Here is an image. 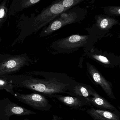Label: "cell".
Returning a JSON list of instances; mask_svg holds the SVG:
<instances>
[{"label":"cell","mask_w":120,"mask_h":120,"mask_svg":"<svg viewBox=\"0 0 120 120\" xmlns=\"http://www.w3.org/2000/svg\"><path fill=\"white\" fill-rule=\"evenodd\" d=\"M75 82L56 78L47 80L29 79L22 81L18 86L41 93L49 97L55 94H68Z\"/></svg>","instance_id":"cell-1"},{"label":"cell","mask_w":120,"mask_h":120,"mask_svg":"<svg viewBox=\"0 0 120 120\" xmlns=\"http://www.w3.org/2000/svg\"><path fill=\"white\" fill-rule=\"evenodd\" d=\"M66 10L62 4L61 1L52 3L34 19L33 23L34 31H38Z\"/></svg>","instance_id":"cell-2"},{"label":"cell","mask_w":120,"mask_h":120,"mask_svg":"<svg viewBox=\"0 0 120 120\" xmlns=\"http://www.w3.org/2000/svg\"><path fill=\"white\" fill-rule=\"evenodd\" d=\"M14 95L19 101L40 111H48L52 107L49 101L42 95L35 93L24 94L16 92Z\"/></svg>","instance_id":"cell-3"},{"label":"cell","mask_w":120,"mask_h":120,"mask_svg":"<svg viewBox=\"0 0 120 120\" xmlns=\"http://www.w3.org/2000/svg\"><path fill=\"white\" fill-rule=\"evenodd\" d=\"M78 18V16L75 12L64 13L60 17L53 20L47 28L41 32L40 36L43 37L50 35L52 32L64 26L75 22Z\"/></svg>","instance_id":"cell-4"},{"label":"cell","mask_w":120,"mask_h":120,"mask_svg":"<svg viewBox=\"0 0 120 120\" xmlns=\"http://www.w3.org/2000/svg\"><path fill=\"white\" fill-rule=\"evenodd\" d=\"M87 69L90 76L95 84L101 88L109 98L116 99L113 92L112 83L106 80L101 73L93 66L89 64L87 66Z\"/></svg>","instance_id":"cell-5"},{"label":"cell","mask_w":120,"mask_h":120,"mask_svg":"<svg viewBox=\"0 0 120 120\" xmlns=\"http://www.w3.org/2000/svg\"><path fill=\"white\" fill-rule=\"evenodd\" d=\"M49 97L54 98L64 105L74 109H79L82 107L91 106L86 99L79 97L64 96L61 94H55Z\"/></svg>","instance_id":"cell-6"},{"label":"cell","mask_w":120,"mask_h":120,"mask_svg":"<svg viewBox=\"0 0 120 120\" xmlns=\"http://www.w3.org/2000/svg\"><path fill=\"white\" fill-rule=\"evenodd\" d=\"M88 36L73 35L61 39L57 43L60 48L66 50L71 49L82 47L87 41Z\"/></svg>","instance_id":"cell-7"},{"label":"cell","mask_w":120,"mask_h":120,"mask_svg":"<svg viewBox=\"0 0 120 120\" xmlns=\"http://www.w3.org/2000/svg\"><path fill=\"white\" fill-rule=\"evenodd\" d=\"M26 59L23 56L14 57L0 63V75L16 71L20 69L26 63Z\"/></svg>","instance_id":"cell-8"},{"label":"cell","mask_w":120,"mask_h":120,"mask_svg":"<svg viewBox=\"0 0 120 120\" xmlns=\"http://www.w3.org/2000/svg\"><path fill=\"white\" fill-rule=\"evenodd\" d=\"M91 105L101 110H107L113 112H119L117 109L106 99L99 94L94 90L91 97L86 98Z\"/></svg>","instance_id":"cell-9"},{"label":"cell","mask_w":120,"mask_h":120,"mask_svg":"<svg viewBox=\"0 0 120 120\" xmlns=\"http://www.w3.org/2000/svg\"><path fill=\"white\" fill-rule=\"evenodd\" d=\"M86 112L93 120H120L119 112H113L92 108L87 109Z\"/></svg>","instance_id":"cell-10"},{"label":"cell","mask_w":120,"mask_h":120,"mask_svg":"<svg viewBox=\"0 0 120 120\" xmlns=\"http://www.w3.org/2000/svg\"><path fill=\"white\" fill-rule=\"evenodd\" d=\"M93 90L90 86L75 82L68 94L73 97L89 98L92 97Z\"/></svg>","instance_id":"cell-11"},{"label":"cell","mask_w":120,"mask_h":120,"mask_svg":"<svg viewBox=\"0 0 120 120\" xmlns=\"http://www.w3.org/2000/svg\"><path fill=\"white\" fill-rule=\"evenodd\" d=\"M4 111L6 116L9 117L14 115L26 116L35 114L36 113L33 111L16 105L14 104H9L5 107Z\"/></svg>","instance_id":"cell-12"},{"label":"cell","mask_w":120,"mask_h":120,"mask_svg":"<svg viewBox=\"0 0 120 120\" xmlns=\"http://www.w3.org/2000/svg\"><path fill=\"white\" fill-rule=\"evenodd\" d=\"M118 23V21L115 19L109 17H99L97 20V26L100 29L106 30L111 28Z\"/></svg>","instance_id":"cell-13"},{"label":"cell","mask_w":120,"mask_h":120,"mask_svg":"<svg viewBox=\"0 0 120 120\" xmlns=\"http://www.w3.org/2000/svg\"><path fill=\"white\" fill-rule=\"evenodd\" d=\"M5 90L11 94H14L13 90V86L12 83L9 82L5 79L0 78V90Z\"/></svg>","instance_id":"cell-14"},{"label":"cell","mask_w":120,"mask_h":120,"mask_svg":"<svg viewBox=\"0 0 120 120\" xmlns=\"http://www.w3.org/2000/svg\"><path fill=\"white\" fill-rule=\"evenodd\" d=\"M82 1L81 0H64L61 1V3L65 9L67 10Z\"/></svg>","instance_id":"cell-15"},{"label":"cell","mask_w":120,"mask_h":120,"mask_svg":"<svg viewBox=\"0 0 120 120\" xmlns=\"http://www.w3.org/2000/svg\"><path fill=\"white\" fill-rule=\"evenodd\" d=\"M6 3L7 2L5 0L0 5V23L7 15V9L6 7Z\"/></svg>","instance_id":"cell-16"},{"label":"cell","mask_w":120,"mask_h":120,"mask_svg":"<svg viewBox=\"0 0 120 120\" xmlns=\"http://www.w3.org/2000/svg\"><path fill=\"white\" fill-rule=\"evenodd\" d=\"M40 1V0H23L21 1V5L22 8H28L38 3Z\"/></svg>","instance_id":"cell-17"},{"label":"cell","mask_w":120,"mask_h":120,"mask_svg":"<svg viewBox=\"0 0 120 120\" xmlns=\"http://www.w3.org/2000/svg\"><path fill=\"white\" fill-rule=\"evenodd\" d=\"M95 59L99 61L103 64H110V62L109 61V60L104 56H101L100 55H93L92 56Z\"/></svg>","instance_id":"cell-18"},{"label":"cell","mask_w":120,"mask_h":120,"mask_svg":"<svg viewBox=\"0 0 120 120\" xmlns=\"http://www.w3.org/2000/svg\"><path fill=\"white\" fill-rule=\"evenodd\" d=\"M120 7H113L110 8L109 11L112 14L120 15Z\"/></svg>","instance_id":"cell-19"},{"label":"cell","mask_w":120,"mask_h":120,"mask_svg":"<svg viewBox=\"0 0 120 120\" xmlns=\"http://www.w3.org/2000/svg\"><path fill=\"white\" fill-rule=\"evenodd\" d=\"M62 118L61 117H59L55 115H53V119L52 120H61ZM24 120H29L28 119H26Z\"/></svg>","instance_id":"cell-20"},{"label":"cell","mask_w":120,"mask_h":120,"mask_svg":"<svg viewBox=\"0 0 120 120\" xmlns=\"http://www.w3.org/2000/svg\"><path fill=\"white\" fill-rule=\"evenodd\" d=\"M73 120H76V119H73Z\"/></svg>","instance_id":"cell-21"}]
</instances>
